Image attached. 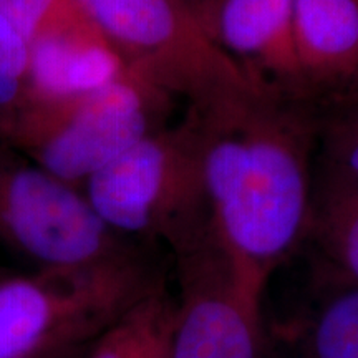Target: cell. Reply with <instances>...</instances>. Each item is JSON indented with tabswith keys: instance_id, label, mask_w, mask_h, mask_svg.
<instances>
[{
	"instance_id": "12",
	"label": "cell",
	"mask_w": 358,
	"mask_h": 358,
	"mask_svg": "<svg viewBox=\"0 0 358 358\" xmlns=\"http://www.w3.org/2000/svg\"><path fill=\"white\" fill-rule=\"evenodd\" d=\"M319 213L324 231L340 261L358 280V182L324 171Z\"/></svg>"
},
{
	"instance_id": "13",
	"label": "cell",
	"mask_w": 358,
	"mask_h": 358,
	"mask_svg": "<svg viewBox=\"0 0 358 358\" xmlns=\"http://www.w3.org/2000/svg\"><path fill=\"white\" fill-rule=\"evenodd\" d=\"M313 343L319 358H358V290L340 295L325 308Z\"/></svg>"
},
{
	"instance_id": "11",
	"label": "cell",
	"mask_w": 358,
	"mask_h": 358,
	"mask_svg": "<svg viewBox=\"0 0 358 358\" xmlns=\"http://www.w3.org/2000/svg\"><path fill=\"white\" fill-rule=\"evenodd\" d=\"M174 307L153 290L115 320L85 358H168Z\"/></svg>"
},
{
	"instance_id": "8",
	"label": "cell",
	"mask_w": 358,
	"mask_h": 358,
	"mask_svg": "<svg viewBox=\"0 0 358 358\" xmlns=\"http://www.w3.org/2000/svg\"><path fill=\"white\" fill-rule=\"evenodd\" d=\"M127 75L122 55L80 8L29 43L27 93L48 108L82 100Z\"/></svg>"
},
{
	"instance_id": "5",
	"label": "cell",
	"mask_w": 358,
	"mask_h": 358,
	"mask_svg": "<svg viewBox=\"0 0 358 358\" xmlns=\"http://www.w3.org/2000/svg\"><path fill=\"white\" fill-rule=\"evenodd\" d=\"M0 237L42 271H90L134 261L85 194L40 166L0 176Z\"/></svg>"
},
{
	"instance_id": "16",
	"label": "cell",
	"mask_w": 358,
	"mask_h": 358,
	"mask_svg": "<svg viewBox=\"0 0 358 358\" xmlns=\"http://www.w3.org/2000/svg\"><path fill=\"white\" fill-rule=\"evenodd\" d=\"M75 10V0H0V15L27 43Z\"/></svg>"
},
{
	"instance_id": "7",
	"label": "cell",
	"mask_w": 358,
	"mask_h": 358,
	"mask_svg": "<svg viewBox=\"0 0 358 358\" xmlns=\"http://www.w3.org/2000/svg\"><path fill=\"white\" fill-rule=\"evenodd\" d=\"M206 32L268 93L307 92L294 43V0H208Z\"/></svg>"
},
{
	"instance_id": "3",
	"label": "cell",
	"mask_w": 358,
	"mask_h": 358,
	"mask_svg": "<svg viewBox=\"0 0 358 358\" xmlns=\"http://www.w3.org/2000/svg\"><path fill=\"white\" fill-rule=\"evenodd\" d=\"M153 292L134 261L90 271H43L0 282V358L87 352Z\"/></svg>"
},
{
	"instance_id": "2",
	"label": "cell",
	"mask_w": 358,
	"mask_h": 358,
	"mask_svg": "<svg viewBox=\"0 0 358 358\" xmlns=\"http://www.w3.org/2000/svg\"><path fill=\"white\" fill-rule=\"evenodd\" d=\"M133 75L208 120L272 95L209 37L182 0H75Z\"/></svg>"
},
{
	"instance_id": "15",
	"label": "cell",
	"mask_w": 358,
	"mask_h": 358,
	"mask_svg": "<svg viewBox=\"0 0 358 358\" xmlns=\"http://www.w3.org/2000/svg\"><path fill=\"white\" fill-rule=\"evenodd\" d=\"M29 43L0 15V113H12L27 93Z\"/></svg>"
},
{
	"instance_id": "14",
	"label": "cell",
	"mask_w": 358,
	"mask_h": 358,
	"mask_svg": "<svg viewBox=\"0 0 358 358\" xmlns=\"http://www.w3.org/2000/svg\"><path fill=\"white\" fill-rule=\"evenodd\" d=\"M322 146L325 171L358 182V103L327 120Z\"/></svg>"
},
{
	"instance_id": "1",
	"label": "cell",
	"mask_w": 358,
	"mask_h": 358,
	"mask_svg": "<svg viewBox=\"0 0 358 358\" xmlns=\"http://www.w3.org/2000/svg\"><path fill=\"white\" fill-rule=\"evenodd\" d=\"M267 95L198 120L201 176L222 250L249 282L292 248L312 213L313 127Z\"/></svg>"
},
{
	"instance_id": "18",
	"label": "cell",
	"mask_w": 358,
	"mask_h": 358,
	"mask_svg": "<svg viewBox=\"0 0 358 358\" xmlns=\"http://www.w3.org/2000/svg\"><path fill=\"white\" fill-rule=\"evenodd\" d=\"M87 352H70V353H60V355H50L43 358H85Z\"/></svg>"
},
{
	"instance_id": "17",
	"label": "cell",
	"mask_w": 358,
	"mask_h": 358,
	"mask_svg": "<svg viewBox=\"0 0 358 358\" xmlns=\"http://www.w3.org/2000/svg\"><path fill=\"white\" fill-rule=\"evenodd\" d=\"M182 2H185L186 6L189 7L191 10L196 13V17H198L199 12H201V8L204 7V3L208 2V0H182Z\"/></svg>"
},
{
	"instance_id": "6",
	"label": "cell",
	"mask_w": 358,
	"mask_h": 358,
	"mask_svg": "<svg viewBox=\"0 0 358 358\" xmlns=\"http://www.w3.org/2000/svg\"><path fill=\"white\" fill-rule=\"evenodd\" d=\"M163 93L131 71L111 87L55 106L37 143L38 166L62 181H82L145 140L153 129V100Z\"/></svg>"
},
{
	"instance_id": "9",
	"label": "cell",
	"mask_w": 358,
	"mask_h": 358,
	"mask_svg": "<svg viewBox=\"0 0 358 358\" xmlns=\"http://www.w3.org/2000/svg\"><path fill=\"white\" fill-rule=\"evenodd\" d=\"M249 295L250 284L236 268L224 284L191 280L174 308L168 358H256Z\"/></svg>"
},
{
	"instance_id": "10",
	"label": "cell",
	"mask_w": 358,
	"mask_h": 358,
	"mask_svg": "<svg viewBox=\"0 0 358 358\" xmlns=\"http://www.w3.org/2000/svg\"><path fill=\"white\" fill-rule=\"evenodd\" d=\"M294 43L306 87L358 77V0H294Z\"/></svg>"
},
{
	"instance_id": "4",
	"label": "cell",
	"mask_w": 358,
	"mask_h": 358,
	"mask_svg": "<svg viewBox=\"0 0 358 358\" xmlns=\"http://www.w3.org/2000/svg\"><path fill=\"white\" fill-rule=\"evenodd\" d=\"M199 151V133L156 131L92 174L85 198L116 234L164 229L185 243L186 214L206 198Z\"/></svg>"
}]
</instances>
